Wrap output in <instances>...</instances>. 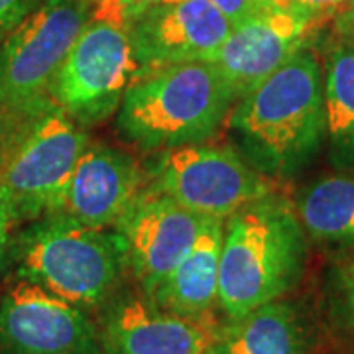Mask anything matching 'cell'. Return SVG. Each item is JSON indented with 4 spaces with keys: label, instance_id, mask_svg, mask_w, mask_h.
I'll use <instances>...</instances> for the list:
<instances>
[{
    "label": "cell",
    "instance_id": "cell-15",
    "mask_svg": "<svg viewBox=\"0 0 354 354\" xmlns=\"http://www.w3.org/2000/svg\"><path fill=\"white\" fill-rule=\"evenodd\" d=\"M225 236V221L207 218L187 256L148 297L160 309L174 315L215 323L218 304V270Z\"/></svg>",
    "mask_w": 354,
    "mask_h": 354
},
{
    "label": "cell",
    "instance_id": "cell-25",
    "mask_svg": "<svg viewBox=\"0 0 354 354\" xmlns=\"http://www.w3.org/2000/svg\"><path fill=\"white\" fill-rule=\"evenodd\" d=\"M342 24L351 34H354V0H351V4H348V14L342 18Z\"/></svg>",
    "mask_w": 354,
    "mask_h": 354
},
{
    "label": "cell",
    "instance_id": "cell-22",
    "mask_svg": "<svg viewBox=\"0 0 354 354\" xmlns=\"http://www.w3.org/2000/svg\"><path fill=\"white\" fill-rule=\"evenodd\" d=\"M348 4L351 0H276L274 8H283L325 22L329 16L337 14Z\"/></svg>",
    "mask_w": 354,
    "mask_h": 354
},
{
    "label": "cell",
    "instance_id": "cell-20",
    "mask_svg": "<svg viewBox=\"0 0 354 354\" xmlns=\"http://www.w3.org/2000/svg\"><path fill=\"white\" fill-rule=\"evenodd\" d=\"M177 0H91L93 14L91 18H99L104 22L127 28L142 14L150 12L158 6H165Z\"/></svg>",
    "mask_w": 354,
    "mask_h": 354
},
{
    "label": "cell",
    "instance_id": "cell-2",
    "mask_svg": "<svg viewBox=\"0 0 354 354\" xmlns=\"http://www.w3.org/2000/svg\"><path fill=\"white\" fill-rule=\"evenodd\" d=\"M305 252L299 216L274 193L227 218L218 270V307L227 319L278 301L297 283Z\"/></svg>",
    "mask_w": 354,
    "mask_h": 354
},
{
    "label": "cell",
    "instance_id": "cell-1",
    "mask_svg": "<svg viewBox=\"0 0 354 354\" xmlns=\"http://www.w3.org/2000/svg\"><path fill=\"white\" fill-rule=\"evenodd\" d=\"M230 128L244 160L266 177H290L325 138L323 69L309 46L241 97Z\"/></svg>",
    "mask_w": 354,
    "mask_h": 354
},
{
    "label": "cell",
    "instance_id": "cell-16",
    "mask_svg": "<svg viewBox=\"0 0 354 354\" xmlns=\"http://www.w3.org/2000/svg\"><path fill=\"white\" fill-rule=\"evenodd\" d=\"M218 354H307V339L297 311L272 301L216 327Z\"/></svg>",
    "mask_w": 354,
    "mask_h": 354
},
{
    "label": "cell",
    "instance_id": "cell-19",
    "mask_svg": "<svg viewBox=\"0 0 354 354\" xmlns=\"http://www.w3.org/2000/svg\"><path fill=\"white\" fill-rule=\"evenodd\" d=\"M330 304L342 327L354 329V252L346 256L333 272Z\"/></svg>",
    "mask_w": 354,
    "mask_h": 354
},
{
    "label": "cell",
    "instance_id": "cell-24",
    "mask_svg": "<svg viewBox=\"0 0 354 354\" xmlns=\"http://www.w3.org/2000/svg\"><path fill=\"white\" fill-rule=\"evenodd\" d=\"M218 12L227 18L232 26L241 24L250 14L260 10L256 0H209Z\"/></svg>",
    "mask_w": 354,
    "mask_h": 354
},
{
    "label": "cell",
    "instance_id": "cell-18",
    "mask_svg": "<svg viewBox=\"0 0 354 354\" xmlns=\"http://www.w3.org/2000/svg\"><path fill=\"white\" fill-rule=\"evenodd\" d=\"M325 136L335 162L354 167V41L339 44L323 71Z\"/></svg>",
    "mask_w": 354,
    "mask_h": 354
},
{
    "label": "cell",
    "instance_id": "cell-6",
    "mask_svg": "<svg viewBox=\"0 0 354 354\" xmlns=\"http://www.w3.org/2000/svg\"><path fill=\"white\" fill-rule=\"evenodd\" d=\"M93 14L91 0H44L0 44V113L50 101L59 67Z\"/></svg>",
    "mask_w": 354,
    "mask_h": 354
},
{
    "label": "cell",
    "instance_id": "cell-8",
    "mask_svg": "<svg viewBox=\"0 0 354 354\" xmlns=\"http://www.w3.org/2000/svg\"><path fill=\"white\" fill-rule=\"evenodd\" d=\"M152 185L191 213L221 221L272 193L266 176L236 150L207 142L165 150L153 165Z\"/></svg>",
    "mask_w": 354,
    "mask_h": 354
},
{
    "label": "cell",
    "instance_id": "cell-13",
    "mask_svg": "<svg viewBox=\"0 0 354 354\" xmlns=\"http://www.w3.org/2000/svg\"><path fill=\"white\" fill-rule=\"evenodd\" d=\"M99 333L102 354H207L216 325L174 315L144 295L114 301Z\"/></svg>",
    "mask_w": 354,
    "mask_h": 354
},
{
    "label": "cell",
    "instance_id": "cell-11",
    "mask_svg": "<svg viewBox=\"0 0 354 354\" xmlns=\"http://www.w3.org/2000/svg\"><path fill=\"white\" fill-rule=\"evenodd\" d=\"M127 30L138 81L174 65L211 62L232 24L209 0H177L142 14Z\"/></svg>",
    "mask_w": 354,
    "mask_h": 354
},
{
    "label": "cell",
    "instance_id": "cell-9",
    "mask_svg": "<svg viewBox=\"0 0 354 354\" xmlns=\"http://www.w3.org/2000/svg\"><path fill=\"white\" fill-rule=\"evenodd\" d=\"M0 354H102L83 309L22 279L0 301Z\"/></svg>",
    "mask_w": 354,
    "mask_h": 354
},
{
    "label": "cell",
    "instance_id": "cell-21",
    "mask_svg": "<svg viewBox=\"0 0 354 354\" xmlns=\"http://www.w3.org/2000/svg\"><path fill=\"white\" fill-rule=\"evenodd\" d=\"M22 113H0V266L4 264V260H6L8 234H10V228H12V221H10V215H8V207H6L4 191H2V171H4V160H6V152H8L10 136H12L14 127L18 122V116Z\"/></svg>",
    "mask_w": 354,
    "mask_h": 354
},
{
    "label": "cell",
    "instance_id": "cell-5",
    "mask_svg": "<svg viewBox=\"0 0 354 354\" xmlns=\"http://www.w3.org/2000/svg\"><path fill=\"white\" fill-rule=\"evenodd\" d=\"M87 144L85 130L51 99L18 116L2 171L12 227L62 213L69 181Z\"/></svg>",
    "mask_w": 354,
    "mask_h": 354
},
{
    "label": "cell",
    "instance_id": "cell-3",
    "mask_svg": "<svg viewBox=\"0 0 354 354\" xmlns=\"http://www.w3.org/2000/svg\"><path fill=\"white\" fill-rule=\"evenodd\" d=\"M234 102L232 88L213 64L174 65L128 87L116 127L140 148L165 152L207 142Z\"/></svg>",
    "mask_w": 354,
    "mask_h": 354
},
{
    "label": "cell",
    "instance_id": "cell-7",
    "mask_svg": "<svg viewBox=\"0 0 354 354\" xmlns=\"http://www.w3.org/2000/svg\"><path fill=\"white\" fill-rule=\"evenodd\" d=\"M138 64L124 26L91 18L59 67L50 97L81 128L118 111Z\"/></svg>",
    "mask_w": 354,
    "mask_h": 354
},
{
    "label": "cell",
    "instance_id": "cell-14",
    "mask_svg": "<svg viewBox=\"0 0 354 354\" xmlns=\"http://www.w3.org/2000/svg\"><path fill=\"white\" fill-rule=\"evenodd\" d=\"M142 189V171L130 153L106 144H87L69 181L62 213L87 227H114Z\"/></svg>",
    "mask_w": 354,
    "mask_h": 354
},
{
    "label": "cell",
    "instance_id": "cell-23",
    "mask_svg": "<svg viewBox=\"0 0 354 354\" xmlns=\"http://www.w3.org/2000/svg\"><path fill=\"white\" fill-rule=\"evenodd\" d=\"M38 6V0H0V44L14 28L24 22Z\"/></svg>",
    "mask_w": 354,
    "mask_h": 354
},
{
    "label": "cell",
    "instance_id": "cell-12",
    "mask_svg": "<svg viewBox=\"0 0 354 354\" xmlns=\"http://www.w3.org/2000/svg\"><path fill=\"white\" fill-rule=\"evenodd\" d=\"M321 24L315 18L283 8H260L232 26L209 64L225 77L239 101L307 48Z\"/></svg>",
    "mask_w": 354,
    "mask_h": 354
},
{
    "label": "cell",
    "instance_id": "cell-17",
    "mask_svg": "<svg viewBox=\"0 0 354 354\" xmlns=\"http://www.w3.org/2000/svg\"><path fill=\"white\" fill-rule=\"evenodd\" d=\"M295 213L311 239L354 244V169L321 177L305 187Z\"/></svg>",
    "mask_w": 354,
    "mask_h": 354
},
{
    "label": "cell",
    "instance_id": "cell-26",
    "mask_svg": "<svg viewBox=\"0 0 354 354\" xmlns=\"http://www.w3.org/2000/svg\"><path fill=\"white\" fill-rule=\"evenodd\" d=\"M256 2L260 8H274V4H276V0H256Z\"/></svg>",
    "mask_w": 354,
    "mask_h": 354
},
{
    "label": "cell",
    "instance_id": "cell-4",
    "mask_svg": "<svg viewBox=\"0 0 354 354\" xmlns=\"http://www.w3.org/2000/svg\"><path fill=\"white\" fill-rule=\"evenodd\" d=\"M14 258L22 279L79 309L106 304L128 266L116 232L64 213L34 221L14 244Z\"/></svg>",
    "mask_w": 354,
    "mask_h": 354
},
{
    "label": "cell",
    "instance_id": "cell-10",
    "mask_svg": "<svg viewBox=\"0 0 354 354\" xmlns=\"http://www.w3.org/2000/svg\"><path fill=\"white\" fill-rule=\"evenodd\" d=\"M207 218L181 207L156 185L144 187L114 225L127 262L150 297L195 244Z\"/></svg>",
    "mask_w": 354,
    "mask_h": 354
},
{
    "label": "cell",
    "instance_id": "cell-27",
    "mask_svg": "<svg viewBox=\"0 0 354 354\" xmlns=\"http://www.w3.org/2000/svg\"><path fill=\"white\" fill-rule=\"evenodd\" d=\"M207 354H218V353H215V351H213V348H211V351H209V353Z\"/></svg>",
    "mask_w": 354,
    "mask_h": 354
}]
</instances>
